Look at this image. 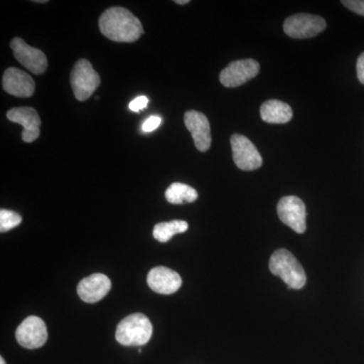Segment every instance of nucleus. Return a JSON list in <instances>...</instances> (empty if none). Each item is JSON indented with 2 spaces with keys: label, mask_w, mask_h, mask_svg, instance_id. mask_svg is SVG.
<instances>
[{
  "label": "nucleus",
  "mask_w": 364,
  "mask_h": 364,
  "mask_svg": "<svg viewBox=\"0 0 364 364\" xmlns=\"http://www.w3.org/2000/svg\"><path fill=\"white\" fill-rule=\"evenodd\" d=\"M33 2H37V4H47V0H35Z\"/></svg>",
  "instance_id": "nucleus-25"
},
{
  "label": "nucleus",
  "mask_w": 364,
  "mask_h": 364,
  "mask_svg": "<svg viewBox=\"0 0 364 364\" xmlns=\"http://www.w3.org/2000/svg\"><path fill=\"white\" fill-rule=\"evenodd\" d=\"M188 229V224L186 221L174 220V221L159 223L153 229V236L157 241L165 243L168 242L174 235L182 234Z\"/></svg>",
  "instance_id": "nucleus-18"
},
{
  "label": "nucleus",
  "mask_w": 364,
  "mask_h": 364,
  "mask_svg": "<svg viewBox=\"0 0 364 364\" xmlns=\"http://www.w3.org/2000/svg\"><path fill=\"white\" fill-rule=\"evenodd\" d=\"M6 117L13 123L23 126L21 138L26 143H32L39 138L41 119L37 111L33 107H14L7 112Z\"/></svg>",
  "instance_id": "nucleus-11"
},
{
  "label": "nucleus",
  "mask_w": 364,
  "mask_h": 364,
  "mask_svg": "<svg viewBox=\"0 0 364 364\" xmlns=\"http://www.w3.org/2000/svg\"><path fill=\"white\" fill-rule=\"evenodd\" d=\"M100 30L107 39L119 43H133L144 33L142 23L124 7H111L100 18Z\"/></svg>",
  "instance_id": "nucleus-1"
},
{
  "label": "nucleus",
  "mask_w": 364,
  "mask_h": 364,
  "mask_svg": "<svg viewBox=\"0 0 364 364\" xmlns=\"http://www.w3.org/2000/svg\"><path fill=\"white\" fill-rule=\"evenodd\" d=\"M341 4L353 13L364 16V0H343Z\"/></svg>",
  "instance_id": "nucleus-20"
},
{
  "label": "nucleus",
  "mask_w": 364,
  "mask_h": 364,
  "mask_svg": "<svg viewBox=\"0 0 364 364\" xmlns=\"http://www.w3.org/2000/svg\"><path fill=\"white\" fill-rule=\"evenodd\" d=\"M148 102H149L148 97L141 95V97H136L135 100H132L130 105H129V109L132 112H140L147 107Z\"/></svg>",
  "instance_id": "nucleus-22"
},
{
  "label": "nucleus",
  "mask_w": 364,
  "mask_h": 364,
  "mask_svg": "<svg viewBox=\"0 0 364 364\" xmlns=\"http://www.w3.org/2000/svg\"><path fill=\"white\" fill-rule=\"evenodd\" d=\"M160 124H161V117L157 116L148 117L142 124V130L144 133H151L156 130Z\"/></svg>",
  "instance_id": "nucleus-21"
},
{
  "label": "nucleus",
  "mask_w": 364,
  "mask_h": 364,
  "mask_svg": "<svg viewBox=\"0 0 364 364\" xmlns=\"http://www.w3.org/2000/svg\"><path fill=\"white\" fill-rule=\"evenodd\" d=\"M167 202L173 205H183L196 202L198 200V191L188 184L174 182L165 191Z\"/></svg>",
  "instance_id": "nucleus-17"
},
{
  "label": "nucleus",
  "mask_w": 364,
  "mask_h": 364,
  "mask_svg": "<svg viewBox=\"0 0 364 364\" xmlns=\"http://www.w3.org/2000/svg\"><path fill=\"white\" fill-rule=\"evenodd\" d=\"M70 81L74 97L79 102L88 100L100 85V75L86 59L76 62L71 71Z\"/></svg>",
  "instance_id": "nucleus-4"
},
{
  "label": "nucleus",
  "mask_w": 364,
  "mask_h": 364,
  "mask_svg": "<svg viewBox=\"0 0 364 364\" xmlns=\"http://www.w3.org/2000/svg\"><path fill=\"white\" fill-rule=\"evenodd\" d=\"M231 148L236 166L244 171H253L260 168L262 157L254 144L240 134L231 136Z\"/></svg>",
  "instance_id": "nucleus-6"
},
{
  "label": "nucleus",
  "mask_w": 364,
  "mask_h": 364,
  "mask_svg": "<svg viewBox=\"0 0 364 364\" xmlns=\"http://www.w3.org/2000/svg\"><path fill=\"white\" fill-rule=\"evenodd\" d=\"M277 215L280 221L284 225L291 228L299 234L305 233L306 225V205L298 196H284L277 205Z\"/></svg>",
  "instance_id": "nucleus-7"
},
{
  "label": "nucleus",
  "mask_w": 364,
  "mask_h": 364,
  "mask_svg": "<svg viewBox=\"0 0 364 364\" xmlns=\"http://www.w3.org/2000/svg\"><path fill=\"white\" fill-rule=\"evenodd\" d=\"M14 57L36 75L44 73L48 67L47 57L39 49L31 47L21 38H14L11 43Z\"/></svg>",
  "instance_id": "nucleus-10"
},
{
  "label": "nucleus",
  "mask_w": 364,
  "mask_h": 364,
  "mask_svg": "<svg viewBox=\"0 0 364 364\" xmlns=\"http://www.w3.org/2000/svg\"><path fill=\"white\" fill-rule=\"evenodd\" d=\"M184 123L193 136L196 149L200 152L210 149L212 136L208 117L203 112L189 111L184 114Z\"/></svg>",
  "instance_id": "nucleus-12"
},
{
  "label": "nucleus",
  "mask_w": 364,
  "mask_h": 364,
  "mask_svg": "<svg viewBox=\"0 0 364 364\" xmlns=\"http://www.w3.org/2000/svg\"><path fill=\"white\" fill-rule=\"evenodd\" d=\"M21 223V217L18 213L4 210V208L0 210V232L1 233L18 227Z\"/></svg>",
  "instance_id": "nucleus-19"
},
{
  "label": "nucleus",
  "mask_w": 364,
  "mask_h": 364,
  "mask_svg": "<svg viewBox=\"0 0 364 364\" xmlns=\"http://www.w3.org/2000/svg\"><path fill=\"white\" fill-rule=\"evenodd\" d=\"M356 72H358V80L364 85V52L358 57Z\"/></svg>",
  "instance_id": "nucleus-23"
},
{
  "label": "nucleus",
  "mask_w": 364,
  "mask_h": 364,
  "mask_svg": "<svg viewBox=\"0 0 364 364\" xmlns=\"http://www.w3.org/2000/svg\"><path fill=\"white\" fill-rule=\"evenodd\" d=\"M0 364H6V360H4V358H0Z\"/></svg>",
  "instance_id": "nucleus-26"
},
{
  "label": "nucleus",
  "mask_w": 364,
  "mask_h": 364,
  "mask_svg": "<svg viewBox=\"0 0 364 364\" xmlns=\"http://www.w3.org/2000/svg\"><path fill=\"white\" fill-rule=\"evenodd\" d=\"M259 63L253 59L232 62L220 74V81L225 87L233 88L243 85L259 73Z\"/></svg>",
  "instance_id": "nucleus-8"
},
{
  "label": "nucleus",
  "mask_w": 364,
  "mask_h": 364,
  "mask_svg": "<svg viewBox=\"0 0 364 364\" xmlns=\"http://www.w3.org/2000/svg\"><path fill=\"white\" fill-rule=\"evenodd\" d=\"M2 87L9 95L16 97H30L35 92V81L21 69H6L2 77Z\"/></svg>",
  "instance_id": "nucleus-14"
},
{
  "label": "nucleus",
  "mask_w": 364,
  "mask_h": 364,
  "mask_svg": "<svg viewBox=\"0 0 364 364\" xmlns=\"http://www.w3.org/2000/svg\"><path fill=\"white\" fill-rule=\"evenodd\" d=\"M16 338L18 344L25 348H40L48 339L47 327L44 321L37 316L26 318L16 329Z\"/></svg>",
  "instance_id": "nucleus-9"
},
{
  "label": "nucleus",
  "mask_w": 364,
  "mask_h": 364,
  "mask_svg": "<svg viewBox=\"0 0 364 364\" xmlns=\"http://www.w3.org/2000/svg\"><path fill=\"white\" fill-rule=\"evenodd\" d=\"M148 286L155 293L172 294L181 289L182 279L178 273L164 267H154L148 273Z\"/></svg>",
  "instance_id": "nucleus-15"
},
{
  "label": "nucleus",
  "mask_w": 364,
  "mask_h": 364,
  "mask_svg": "<svg viewBox=\"0 0 364 364\" xmlns=\"http://www.w3.org/2000/svg\"><path fill=\"white\" fill-rule=\"evenodd\" d=\"M269 269L272 274L280 277L294 289H301L306 286L305 270L299 260L287 249H279L272 254L269 260Z\"/></svg>",
  "instance_id": "nucleus-2"
},
{
  "label": "nucleus",
  "mask_w": 364,
  "mask_h": 364,
  "mask_svg": "<svg viewBox=\"0 0 364 364\" xmlns=\"http://www.w3.org/2000/svg\"><path fill=\"white\" fill-rule=\"evenodd\" d=\"M261 119L268 124H287L293 117V109L286 102L270 100L260 107Z\"/></svg>",
  "instance_id": "nucleus-16"
},
{
  "label": "nucleus",
  "mask_w": 364,
  "mask_h": 364,
  "mask_svg": "<svg viewBox=\"0 0 364 364\" xmlns=\"http://www.w3.org/2000/svg\"><path fill=\"white\" fill-rule=\"evenodd\" d=\"M112 282L102 273H95L79 282L77 294L83 301L95 304L105 298L111 291Z\"/></svg>",
  "instance_id": "nucleus-13"
},
{
  "label": "nucleus",
  "mask_w": 364,
  "mask_h": 364,
  "mask_svg": "<svg viewBox=\"0 0 364 364\" xmlns=\"http://www.w3.org/2000/svg\"><path fill=\"white\" fill-rule=\"evenodd\" d=\"M176 4H181V6H183V4H189V0H176Z\"/></svg>",
  "instance_id": "nucleus-24"
},
{
  "label": "nucleus",
  "mask_w": 364,
  "mask_h": 364,
  "mask_svg": "<svg viewBox=\"0 0 364 364\" xmlns=\"http://www.w3.org/2000/svg\"><path fill=\"white\" fill-rule=\"evenodd\" d=\"M326 26V21L321 16L299 14L284 21V31L293 39H309L322 33Z\"/></svg>",
  "instance_id": "nucleus-5"
},
{
  "label": "nucleus",
  "mask_w": 364,
  "mask_h": 364,
  "mask_svg": "<svg viewBox=\"0 0 364 364\" xmlns=\"http://www.w3.org/2000/svg\"><path fill=\"white\" fill-rule=\"evenodd\" d=\"M153 326L149 318L144 314H132L117 325L116 339L124 346H142L152 336Z\"/></svg>",
  "instance_id": "nucleus-3"
}]
</instances>
